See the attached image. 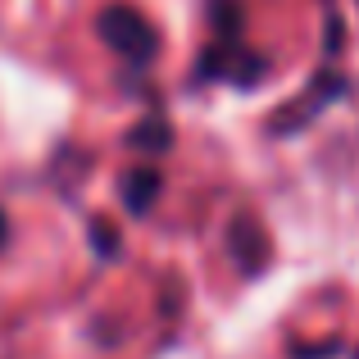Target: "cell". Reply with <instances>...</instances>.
Masks as SVG:
<instances>
[{
	"instance_id": "6da1fadb",
	"label": "cell",
	"mask_w": 359,
	"mask_h": 359,
	"mask_svg": "<svg viewBox=\"0 0 359 359\" xmlns=\"http://www.w3.org/2000/svg\"><path fill=\"white\" fill-rule=\"evenodd\" d=\"M96 32H100V41H105L109 50H118L123 60H132V64H150V60H155V50H159L155 23H150L141 9H132V5L100 9Z\"/></svg>"
},
{
	"instance_id": "7a4b0ae2",
	"label": "cell",
	"mask_w": 359,
	"mask_h": 359,
	"mask_svg": "<svg viewBox=\"0 0 359 359\" xmlns=\"http://www.w3.org/2000/svg\"><path fill=\"white\" fill-rule=\"evenodd\" d=\"M159 196V173L155 168H132L128 177H123V205H128L132 214H146L150 205H155Z\"/></svg>"
},
{
	"instance_id": "3957f363",
	"label": "cell",
	"mask_w": 359,
	"mask_h": 359,
	"mask_svg": "<svg viewBox=\"0 0 359 359\" xmlns=\"http://www.w3.org/2000/svg\"><path fill=\"white\" fill-rule=\"evenodd\" d=\"M132 146H141V150H168V146H173V132H168L164 118H146L137 132H132Z\"/></svg>"
},
{
	"instance_id": "277c9868",
	"label": "cell",
	"mask_w": 359,
	"mask_h": 359,
	"mask_svg": "<svg viewBox=\"0 0 359 359\" xmlns=\"http://www.w3.org/2000/svg\"><path fill=\"white\" fill-rule=\"evenodd\" d=\"M91 241H96V250L105 255V259H114V255H118V237H114L109 223H91Z\"/></svg>"
},
{
	"instance_id": "5b68a950",
	"label": "cell",
	"mask_w": 359,
	"mask_h": 359,
	"mask_svg": "<svg viewBox=\"0 0 359 359\" xmlns=\"http://www.w3.org/2000/svg\"><path fill=\"white\" fill-rule=\"evenodd\" d=\"M5 237H9V223H5V214H0V245H5Z\"/></svg>"
}]
</instances>
